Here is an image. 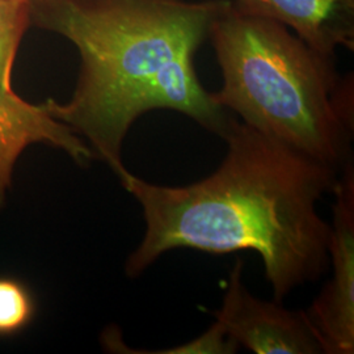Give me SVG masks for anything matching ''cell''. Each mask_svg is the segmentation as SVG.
Returning a JSON list of instances; mask_svg holds the SVG:
<instances>
[{"mask_svg": "<svg viewBox=\"0 0 354 354\" xmlns=\"http://www.w3.org/2000/svg\"><path fill=\"white\" fill-rule=\"evenodd\" d=\"M227 155L210 176L184 187L155 185L130 171L121 185L140 203L146 231L127 257L138 277L165 252L260 254L273 298L317 281L329 264L330 223L317 203L340 172L231 117Z\"/></svg>", "mask_w": 354, "mask_h": 354, "instance_id": "6da1fadb", "label": "cell"}, {"mask_svg": "<svg viewBox=\"0 0 354 354\" xmlns=\"http://www.w3.org/2000/svg\"><path fill=\"white\" fill-rule=\"evenodd\" d=\"M38 26L80 55L71 99L45 102L54 118L88 140L118 178L122 145L142 114L168 109L223 137L230 115L203 89L194 55L231 0H33Z\"/></svg>", "mask_w": 354, "mask_h": 354, "instance_id": "7a4b0ae2", "label": "cell"}, {"mask_svg": "<svg viewBox=\"0 0 354 354\" xmlns=\"http://www.w3.org/2000/svg\"><path fill=\"white\" fill-rule=\"evenodd\" d=\"M209 37L223 77L222 88L212 93L219 106L339 172L352 162L353 77L339 75L333 57L232 3Z\"/></svg>", "mask_w": 354, "mask_h": 354, "instance_id": "3957f363", "label": "cell"}, {"mask_svg": "<svg viewBox=\"0 0 354 354\" xmlns=\"http://www.w3.org/2000/svg\"><path fill=\"white\" fill-rule=\"evenodd\" d=\"M332 277L306 310L324 354L354 353V168L345 165L332 190Z\"/></svg>", "mask_w": 354, "mask_h": 354, "instance_id": "277c9868", "label": "cell"}, {"mask_svg": "<svg viewBox=\"0 0 354 354\" xmlns=\"http://www.w3.org/2000/svg\"><path fill=\"white\" fill-rule=\"evenodd\" d=\"M236 259L219 310L212 314L228 336L256 354H323L306 310H288L277 301L253 297Z\"/></svg>", "mask_w": 354, "mask_h": 354, "instance_id": "5b68a950", "label": "cell"}, {"mask_svg": "<svg viewBox=\"0 0 354 354\" xmlns=\"http://www.w3.org/2000/svg\"><path fill=\"white\" fill-rule=\"evenodd\" d=\"M44 143L66 152L75 163L93 160L88 145L51 115L46 104L33 105L19 95L0 96V207L12 184L13 168L28 146Z\"/></svg>", "mask_w": 354, "mask_h": 354, "instance_id": "8992f818", "label": "cell"}, {"mask_svg": "<svg viewBox=\"0 0 354 354\" xmlns=\"http://www.w3.org/2000/svg\"><path fill=\"white\" fill-rule=\"evenodd\" d=\"M243 13L289 28L315 50L333 57L353 50L354 0H231Z\"/></svg>", "mask_w": 354, "mask_h": 354, "instance_id": "52a82bcc", "label": "cell"}, {"mask_svg": "<svg viewBox=\"0 0 354 354\" xmlns=\"http://www.w3.org/2000/svg\"><path fill=\"white\" fill-rule=\"evenodd\" d=\"M30 8L29 4L0 0V96L12 97V70L16 53L24 35Z\"/></svg>", "mask_w": 354, "mask_h": 354, "instance_id": "ba28073f", "label": "cell"}, {"mask_svg": "<svg viewBox=\"0 0 354 354\" xmlns=\"http://www.w3.org/2000/svg\"><path fill=\"white\" fill-rule=\"evenodd\" d=\"M35 313V298L26 285L12 277H0V336H12L28 327Z\"/></svg>", "mask_w": 354, "mask_h": 354, "instance_id": "9c48e42d", "label": "cell"}, {"mask_svg": "<svg viewBox=\"0 0 354 354\" xmlns=\"http://www.w3.org/2000/svg\"><path fill=\"white\" fill-rule=\"evenodd\" d=\"M106 340L113 342V344L106 342V346L111 349H117L115 352L121 353H147V354H232L236 353L239 349V344L231 339L227 332L216 320L214 324L205 330L201 336L193 339L190 342H184L174 348L162 349V351H133L129 349L124 344H118L112 336L106 335Z\"/></svg>", "mask_w": 354, "mask_h": 354, "instance_id": "30bf717a", "label": "cell"}, {"mask_svg": "<svg viewBox=\"0 0 354 354\" xmlns=\"http://www.w3.org/2000/svg\"><path fill=\"white\" fill-rule=\"evenodd\" d=\"M10 1H16V3H24V4H30L33 0H10Z\"/></svg>", "mask_w": 354, "mask_h": 354, "instance_id": "8fae6325", "label": "cell"}]
</instances>
